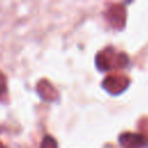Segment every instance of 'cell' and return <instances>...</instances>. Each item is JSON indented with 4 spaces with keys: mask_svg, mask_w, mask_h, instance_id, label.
I'll list each match as a JSON object with an SVG mask.
<instances>
[{
    "mask_svg": "<svg viewBox=\"0 0 148 148\" xmlns=\"http://www.w3.org/2000/svg\"><path fill=\"white\" fill-rule=\"evenodd\" d=\"M95 62L99 71L105 72L114 67H125L128 62V58L125 53H116L112 47H108L96 54Z\"/></svg>",
    "mask_w": 148,
    "mask_h": 148,
    "instance_id": "6da1fadb",
    "label": "cell"
},
{
    "mask_svg": "<svg viewBox=\"0 0 148 148\" xmlns=\"http://www.w3.org/2000/svg\"><path fill=\"white\" fill-rule=\"evenodd\" d=\"M130 80L125 75H108L102 83L103 89H105L109 94L117 95L124 91L128 87Z\"/></svg>",
    "mask_w": 148,
    "mask_h": 148,
    "instance_id": "7a4b0ae2",
    "label": "cell"
},
{
    "mask_svg": "<svg viewBox=\"0 0 148 148\" xmlns=\"http://www.w3.org/2000/svg\"><path fill=\"white\" fill-rule=\"evenodd\" d=\"M119 143L123 148H143L147 146L146 138L139 133L125 132L119 135Z\"/></svg>",
    "mask_w": 148,
    "mask_h": 148,
    "instance_id": "3957f363",
    "label": "cell"
},
{
    "mask_svg": "<svg viewBox=\"0 0 148 148\" xmlns=\"http://www.w3.org/2000/svg\"><path fill=\"white\" fill-rule=\"evenodd\" d=\"M36 90H37V94L39 95V97L43 101L56 102V101L59 99V94H58L57 89L46 79H42V80L38 81L37 86H36Z\"/></svg>",
    "mask_w": 148,
    "mask_h": 148,
    "instance_id": "277c9868",
    "label": "cell"
},
{
    "mask_svg": "<svg viewBox=\"0 0 148 148\" xmlns=\"http://www.w3.org/2000/svg\"><path fill=\"white\" fill-rule=\"evenodd\" d=\"M125 15L126 13L121 5H113L112 7L109 8L106 17H108V21L113 27L120 29L125 23Z\"/></svg>",
    "mask_w": 148,
    "mask_h": 148,
    "instance_id": "5b68a950",
    "label": "cell"
},
{
    "mask_svg": "<svg viewBox=\"0 0 148 148\" xmlns=\"http://www.w3.org/2000/svg\"><path fill=\"white\" fill-rule=\"evenodd\" d=\"M8 97V88H7V79L6 75L0 71V101L6 102Z\"/></svg>",
    "mask_w": 148,
    "mask_h": 148,
    "instance_id": "8992f818",
    "label": "cell"
},
{
    "mask_svg": "<svg viewBox=\"0 0 148 148\" xmlns=\"http://www.w3.org/2000/svg\"><path fill=\"white\" fill-rule=\"evenodd\" d=\"M40 148H58L57 140L52 135L46 134V135H44V138L40 142Z\"/></svg>",
    "mask_w": 148,
    "mask_h": 148,
    "instance_id": "52a82bcc",
    "label": "cell"
},
{
    "mask_svg": "<svg viewBox=\"0 0 148 148\" xmlns=\"http://www.w3.org/2000/svg\"><path fill=\"white\" fill-rule=\"evenodd\" d=\"M0 148H6V146H5V145H3L1 141H0Z\"/></svg>",
    "mask_w": 148,
    "mask_h": 148,
    "instance_id": "ba28073f",
    "label": "cell"
}]
</instances>
